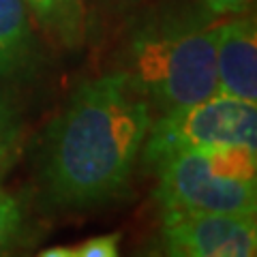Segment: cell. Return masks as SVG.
<instances>
[{"label":"cell","instance_id":"6da1fadb","mask_svg":"<svg viewBox=\"0 0 257 257\" xmlns=\"http://www.w3.org/2000/svg\"><path fill=\"white\" fill-rule=\"evenodd\" d=\"M152 107L124 71L88 79L39 144L41 197L60 210L109 204L128 189Z\"/></svg>","mask_w":257,"mask_h":257},{"label":"cell","instance_id":"7a4b0ae2","mask_svg":"<svg viewBox=\"0 0 257 257\" xmlns=\"http://www.w3.org/2000/svg\"><path fill=\"white\" fill-rule=\"evenodd\" d=\"M214 26L155 24L140 28L126 47L124 73L161 114L216 92Z\"/></svg>","mask_w":257,"mask_h":257},{"label":"cell","instance_id":"3957f363","mask_svg":"<svg viewBox=\"0 0 257 257\" xmlns=\"http://www.w3.org/2000/svg\"><path fill=\"white\" fill-rule=\"evenodd\" d=\"M155 170L161 212H257V148L178 152Z\"/></svg>","mask_w":257,"mask_h":257},{"label":"cell","instance_id":"277c9868","mask_svg":"<svg viewBox=\"0 0 257 257\" xmlns=\"http://www.w3.org/2000/svg\"><path fill=\"white\" fill-rule=\"evenodd\" d=\"M234 146L257 148V103L214 92L193 105L152 118L140 161L155 167L178 152Z\"/></svg>","mask_w":257,"mask_h":257},{"label":"cell","instance_id":"5b68a950","mask_svg":"<svg viewBox=\"0 0 257 257\" xmlns=\"http://www.w3.org/2000/svg\"><path fill=\"white\" fill-rule=\"evenodd\" d=\"M163 248L176 257H253L257 253L255 214L161 212Z\"/></svg>","mask_w":257,"mask_h":257},{"label":"cell","instance_id":"8992f818","mask_svg":"<svg viewBox=\"0 0 257 257\" xmlns=\"http://www.w3.org/2000/svg\"><path fill=\"white\" fill-rule=\"evenodd\" d=\"M216 92L257 103V28L253 18H229L214 26Z\"/></svg>","mask_w":257,"mask_h":257},{"label":"cell","instance_id":"52a82bcc","mask_svg":"<svg viewBox=\"0 0 257 257\" xmlns=\"http://www.w3.org/2000/svg\"><path fill=\"white\" fill-rule=\"evenodd\" d=\"M37 58L32 15L24 0H0V82L28 73Z\"/></svg>","mask_w":257,"mask_h":257},{"label":"cell","instance_id":"ba28073f","mask_svg":"<svg viewBox=\"0 0 257 257\" xmlns=\"http://www.w3.org/2000/svg\"><path fill=\"white\" fill-rule=\"evenodd\" d=\"M30 15L58 45L77 47L84 39V0H24Z\"/></svg>","mask_w":257,"mask_h":257},{"label":"cell","instance_id":"9c48e42d","mask_svg":"<svg viewBox=\"0 0 257 257\" xmlns=\"http://www.w3.org/2000/svg\"><path fill=\"white\" fill-rule=\"evenodd\" d=\"M22 118L7 96H0V178L11 170L20 150Z\"/></svg>","mask_w":257,"mask_h":257},{"label":"cell","instance_id":"30bf717a","mask_svg":"<svg viewBox=\"0 0 257 257\" xmlns=\"http://www.w3.org/2000/svg\"><path fill=\"white\" fill-rule=\"evenodd\" d=\"M24 214L20 204L0 187V253H5L22 234Z\"/></svg>","mask_w":257,"mask_h":257},{"label":"cell","instance_id":"8fae6325","mask_svg":"<svg viewBox=\"0 0 257 257\" xmlns=\"http://www.w3.org/2000/svg\"><path fill=\"white\" fill-rule=\"evenodd\" d=\"M120 236L118 231L114 234L92 236L73 246V257H116L120 248Z\"/></svg>","mask_w":257,"mask_h":257},{"label":"cell","instance_id":"7c38bea8","mask_svg":"<svg viewBox=\"0 0 257 257\" xmlns=\"http://www.w3.org/2000/svg\"><path fill=\"white\" fill-rule=\"evenodd\" d=\"M199 3L214 15H234L244 11L251 0H199Z\"/></svg>","mask_w":257,"mask_h":257},{"label":"cell","instance_id":"4fadbf2b","mask_svg":"<svg viewBox=\"0 0 257 257\" xmlns=\"http://www.w3.org/2000/svg\"><path fill=\"white\" fill-rule=\"evenodd\" d=\"M41 257H73V246H52L41 251Z\"/></svg>","mask_w":257,"mask_h":257}]
</instances>
